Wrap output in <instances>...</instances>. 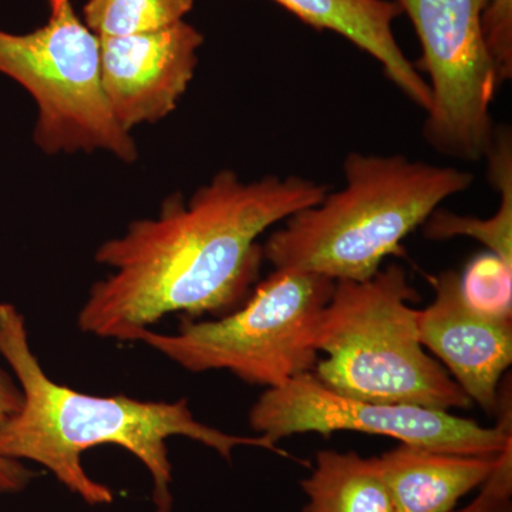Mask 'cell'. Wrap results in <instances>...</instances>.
<instances>
[{"mask_svg": "<svg viewBox=\"0 0 512 512\" xmlns=\"http://www.w3.org/2000/svg\"><path fill=\"white\" fill-rule=\"evenodd\" d=\"M202 43L200 30L185 20L143 35L100 37L101 84L124 130L158 123L177 109Z\"/></svg>", "mask_w": 512, "mask_h": 512, "instance_id": "9", "label": "cell"}, {"mask_svg": "<svg viewBox=\"0 0 512 512\" xmlns=\"http://www.w3.org/2000/svg\"><path fill=\"white\" fill-rule=\"evenodd\" d=\"M483 35L498 83L512 76V0H485Z\"/></svg>", "mask_w": 512, "mask_h": 512, "instance_id": "17", "label": "cell"}, {"mask_svg": "<svg viewBox=\"0 0 512 512\" xmlns=\"http://www.w3.org/2000/svg\"><path fill=\"white\" fill-rule=\"evenodd\" d=\"M333 279L275 269L242 308L218 320L185 319L174 335L144 330L137 342L190 372L228 370L238 379L274 389L312 372L315 332L335 289Z\"/></svg>", "mask_w": 512, "mask_h": 512, "instance_id": "5", "label": "cell"}, {"mask_svg": "<svg viewBox=\"0 0 512 512\" xmlns=\"http://www.w3.org/2000/svg\"><path fill=\"white\" fill-rule=\"evenodd\" d=\"M497 416V426L483 427L450 412L353 399L333 392L308 372L266 389L249 413V424L275 444L295 434L355 431L437 453L498 457L512 447L511 400L505 390Z\"/></svg>", "mask_w": 512, "mask_h": 512, "instance_id": "7", "label": "cell"}, {"mask_svg": "<svg viewBox=\"0 0 512 512\" xmlns=\"http://www.w3.org/2000/svg\"><path fill=\"white\" fill-rule=\"evenodd\" d=\"M301 485L308 497L303 512H396L375 457L320 451Z\"/></svg>", "mask_w": 512, "mask_h": 512, "instance_id": "13", "label": "cell"}, {"mask_svg": "<svg viewBox=\"0 0 512 512\" xmlns=\"http://www.w3.org/2000/svg\"><path fill=\"white\" fill-rule=\"evenodd\" d=\"M433 286L434 301L417 311L421 345L447 366L471 402L488 414H498L501 379L512 363L511 316L471 305L456 271L436 276Z\"/></svg>", "mask_w": 512, "mask_h": 512, "instance_id": "10", "label": "cell"}, {"mask_svg": "<svg viewBox=\"0 0 512 512\" xmlns=\"http://www.w3.org/2000/svg\"><path fill=\"white\" fill-rule=\"evenodd\" d=\"M412 20L429 74L423 136L433 150L466 163L487 156L490 106L498 83L483 35L485 0H396Z\"/></svg>", "mask_w": 512, "mask_h": 512, "instance_id": "8", "label": "cell"}, {"mask_svg": "<svg viewBox=\"0 0 512 512\" xmlns=\"http://www.w3.org/2000/svg\"><path fill=\"white\" fill-rule=\"evenodd\" d=\"M195 0H87L83 22L99 37L143 35L183 22Z\"/></svg>", "mask_w": 512, "mask_h": 512, "instance_id": "15", "label": "cell"}, {"mask_svg": "<svg viewBox=\"0 0 512 512\" xmlns=\"http://www.w3.org/2000/svg\"><path fill=\"white\" fill-rule=\"evenodd\" d=\"M306 25L345 37L383 67L390 82L424 111L430 109L429 83L397 43L394 20L402 15L392 0H275Z\"/></svg>", "mask_w": 512, "mask_h": 512, "instance_id": "11", "label": "cell"}, {"mask_svg": "<svg viewBox=\"0 0 512 512\" xmlns=\"http://www.w3.org/2000/svg\"><path fill=\"white\" fill-rule=\"evenodd\" d=\"M22 403L19 384L0 367V421L19 412ZM33 477L35 473L23 467L20 461L0 456V495L20 493Z\"/></svg>", "mask_w": 512, "mask_h": 512, "instance_id": "18", "label": "cell"}, {"mask_svg": "<svg viewBox=\"0 0 512 512\" xmlns=\"http://www.w3.org/2000/svg\"><path fill=\"white\" fill-rule=\"evenodd\" d=\"M328 192V185L298 175L242 181L222 170L188 200L171 195L157 217L131 222L97 249V264L113 272L90 289L79 328L137 342L168 313L192 318L237 308L258 278V238Z\"/></svg>", "mask_w": 512, "mask_h": 512, "instance_id": "1", "label": "cell"}, {"mask_svg": "<svg viewBox=\"0 0 512 512\" xmlns=\"http://www.w3.org/2000/svg\"><path fill=\"white\" fill-rule=\"evenodd\" d=\"M512 447L501 456L483 491L466 508L457 512H511Z\"/></svg>", "mask_w": 512, "mask_h": 512, "instance_id": "19", "label": "cell"}, {"mask_svg": "<svg viewBox=\"0 0 512 512\" xmlns=\"http://www.w3.org/2000/svg\"><path fill=\"white\" fill-rule=\"evenodd\" d=\"M417 292L399 265L367 281H336L320 312L315 348L326 353L315 375L333 392L384 404L450 412L470 397L424 352L417 330Z\"/></svg>", "mask_w": 512, "mask_h": 512, "instance_id": "4", "label": "cell"}, {"mask_svg": "<svg viewBox=\"0 0 512 512\" xmlns=\"http://www.w3.org/2000/svg\"><path fill=\"white\" fill-rule=\"evenodd\" d=\"M501 456H460L400 444L375 461L394 511L451 512L490 478Z\"/></svg>", "mask_w": 512, "mask_h": 512, "instance_id": "12", "label": "cell"}, {"mask_svg": "<svg viewBox=\"0 0 512 512\" xmlns=\"http://www.w3.org/2000/svg\"><path fill=\"white\" fill-rule=\"evenodd\" d=\"M511 278L512 268L497 256L485 255L471 262L461 284L467 301L480 311L511 316Z\"/></svg>", "mask_w": 512, "mask_h": 512, "instance_id": "16", "label": "cell"}, {"mask_svg": "<svg viewBox=\"0 0 512 512\" xmlns=\"http://www.w3.org/2000/svg\"><path fill=\"white\" fill-rule=\"evenodd\" d=\"M345 187L292 214L262 248L275 269L367 281L441 202L474 183L468 171L402 154L350 153Z\"/></svg>", "mask_w": 512, "mask_h": 512, "instance_id": "3", "label": "cell"}, {"mask_svg": "<svg viewBox=\"0 0 512 512\" xmlns=\"http://www.w3.org/2000/svg\"><path fill=\"white\" fill-rule=\"evenodd\" d=\"M0 355L23 394L19 412L0 421V456L46 467L87 504L113 503L110 488L92 480L83 468L82 454L97 446L123 447L147 467L157 512H173L170 437L200 441L228 461L235 448L244 446L288 456L264 436H234L201 423L185 399L165 403L92 396L53 382L30 348L25 318L10 303H0Z\"/></svg>", "mask_w": 512, "mask_h": 512, "instance_id": "2", "label": "cell"}, {"mask_svg": "<svg viewBox=\"0 0 512 512\" xmlns=\"http://www.w3.org/2000/svg\"><path fill=\"white\" fill-rule=\"evenodd\" d=\"M49 6L47 22L32 32L0 29V74L35 100L36 146L52 156L106 151L133 163L136 141L114 119L101 84L100 37L72 0H49Z\"/></svg>", "mask_w": 512, "mask_h": 512, "instance_id": "6", "label": "cell"}, {"mask_svg": "<svg viewBox=\"0 0 512 512\" xmlns=\"http://www.w3.org/2000/svg\"><path fill=\"white\" fill-rule=\"evenodd\" d=\"M490 161V178L501 194L497 214L488 220L463 217L453 212L436 210L426 224V237L448 239L470 237L490 249L494 256L512 268V156L510 134L497 133L491 140L487 156Z\"/></svg>", "mask_w": 512, "mask_h": 512, "instance_id": "14", "label": "cell"}]
</instances>
